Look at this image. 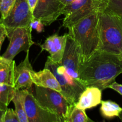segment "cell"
<instances>
[{"mask_svg": "<svg viewBox=\"0 0 122 122\" xmlns=\"http://www.w3.org/2000/svg\"><path fill=\"white\" fill-rule=\"evenodd\" d=\"M100 12L92 13L68 28V35L74 39L80 50L81 63L89 59L98 50Z\"/></svg>", "mask_w": 122, "mask_h": 122, "instance_id": "2", "label": "cell"}, {"mask_svg": "<svg viewBox=\"0 0 122 122\" xmlns=\"http://www.w3.org/2000/svg\"><path fill=\"white\" fill-rule=\"evenodd\" d=\"M100 1H105V2H107V0H100Z\"/></svg>", "mask_w": 122, "mask_h": 122, "instance_id": "32", "label": "cell"}, {"mask_svg": "<svg viewBox=\"0 0 122 122\" xmlns=\"http://www.w3.org/2000/svg\"><path fill=\"white\" fill-rule=\"evenodd\" d=\"M107 2L100 0H74L65 6L62 14L65 15L62 26L68 28L90 14L97 11H104Z\"/></svg>", "mask_w": 122, "mask_h": 122, "instance_id": "6", "label": "cell"}, {"mask_svg": "<svg viewBox=\"0 0 122 122\" xmlns=\"http://www.w3.org/2000/svg\"><path fill=\"white\" fill-rule=\"evenodd\" d=\"M6 110H4L1 109L0 108V122H1V120H2V117H3V116L5 112H6Z\"/></svg>", "mask_w": 122, "mask_h": 122, "instance_id": "29", "label": "cell"}, {"mask_svg": "<svg viewBox=\"0 0 122 122\" xmlns=\"http://www.w3.org/2000/svg\"><path fill=\"white\" fill-rule=\"evenodd\" d=\"M102 91L94 86L86 87L79 97L75 106L86 110L96 107L102 101Z\"/></svg>", "mask_w": 122, "mask_h": 122, "instance_id": "14", "label": "cell"}, {"mask_svg": "<svg viewBox=\"0 0 122 122\" xmlns=\"http://www.w3.org/2000/svg\"><path fill=\"white\" fill-rule=\"evenodd\" d=\"M88 117L86 114L85 110L80 109L75 106L72 110L67 122H87Z\"/></svg>", "mask_w": 122, "mask_h": 122, "instance_id": "20", "label": "cell"}, {"mask_svg": "<svg viewBox=\"0 0 122 122\" xmlns=\"http://www.w3.org/2000/svg\"><path fill=\"white\" fill-rule=\"evenodd\" d=\"M34 19L28 0H16L13 7L4 19H0V23L5 25L7 33L19 27H29Z\"/></svg>", "mask_w": 122, "mask_h": 122, "instance_id": "8", "label": "cell"}, {"mask_svg": "<svg viewBox=\"0 0 122 122\" xmlns=\"http://www.w3.org/2000/svg\"><path fill=\"white\" fill-rule=\"evenodd\" d=\"M20 93L29 122H59L55 114L47 110L38 103L28 89H22Z\"/></svg>", "mask_w": 122, "mask_h": 122, "instance_id": "9", "label": "cell"}, {"mask_svg": "<svg viewBox=\"0 0 122 122\" xmlns=\"http://www.w3.org/2000/svg\"><path fill=\"white\" fill-rule=\"evenodd\" d=\"M26 53L25 59L16 66L14 70V87L16 89H29L33 84L31 73L33 70L29 60V51Z\"/></svg>", "mask_w": 122, "mask_h": 122, "instance_id": "13", "label": "cell"}, {"mask_svg": "<svg viewBox=\"0 0 122 122\" xmlns=\"http://www.w3.org/2000/svg\"><path fill=\"white\" fill-rule=\"evenodd\" d=\"M44 68L49 69L55 75L61 86V94L71 103L75 105L86 87L80 81L69 76L61 63H53L49 57Z\"/></svg>", "mask_w": 122, "mask_h": 122, "instance_id": "5", "label": "cell"}, {"mask_svg": "<svg viewBox=\"0 0 122 122\" xmlns=\"http://www.w3.org/2000/svg\"><path fill=\"white\" fill-rule=\"evenodd\" d=\"M118 117H119V119H120V120H121V121H122V112H121L120 114H119V116H118Z\"/></svg>", "mask_w": 122, "mask_h": 122, "instance_id": "30", "label": "cell"}, {"mask_svg": "<svg viewBox=\"0 0 122 122\" xmlns=\"http://www.w3.org/2000/svg\"><path fill=\"white\" fill-rule=\"evenodd\" d=\"M108 88H111V89H113V90L116 91V92L122 95V85L119 84V83H117L116 82H114L110 85L108 86Z\"/></svg>", "mask_w": 122, "mask_h": 122, "instance_id": "26", "label": "cell"}, {"mask_svg": "<svg viewBox=\"0 0 122 122\" xmlns=\"http://www.w3.org/2000/svg\"><path fill=\"white\" fill-rule=\"evenodd\" d=\"M12 101L15 107V112L20 122H29L26 110L23 102L22 97L20 89H16L14 98Z\"/></svg>", "mask_w": 122, "mask_h": 122, "instance_id": "19", "label": "cell"}, {"mask_svg": "<svg viewBox=\"0 0 122 122\" xmlns=\"http://www.w3.org/2000/svg\"><path fill=\"white\" fill-rule=\"evenodd\" d=\"M32 28L31 27H19L8 33L7 38L10 43L2 57L13 60L22 51L27 52L34 42L32 40Z\"/></svg>", "mask_w": 122, "mask_h": 122, "instance_id": "7", "label": "cell"}, {"mask_svg": "<svg viewBox=\"0 0 122 122\" xmlns=\"http://www.w3.org/2000/svg\"><path fill=\"white\" fill-rule=\"evenodd\" d=\"M81 63L80 50L74 39L68 34L65 49L61 64L65 68L69 76L79 81V70Z\"/></svg>", "mask_w": 122, "mask_h": 122, "instance_id": "11", "label": "cell"}, {"mask_svg": "<svg viewBox=\"0 0 122 122\" xmlns=\"http://www.w3.org/2000/svg\"><path fill=\"white\" fill-rule=\"evenodd\" d=\"M16 0H0L1 20L4 19L13 7Z\"/></svg>", "mask_w": 122, "mask_h": 122, "instance_id": "22", "label": "cell"}, {"mask_svg": "<svg viewBox=\"0 0 122 122\" xmlns=\"http://www.w3.org/2000/svg\"><path fill=\"white\" fill-rule=\"evenodd\" d=\"M67 122V121H65V122Z\"/></svg>", "mask_w": 122, "mask_h": 122, "instance_id": "33", "label": "cell"}, {"mask_svg": "<svg viewBox=\"0 0 122 122\" xmlns=\"http://www.w3.org/2000/svg\"><path fill=\"white\" fill-rule=\"evenodd\" d=\"M100 113L102 116L105 119H111L119 116L122 112V108L116 102L107 100L101 101Z\"/></svg>", "mask_w": 122, "mask_h": 122, "instance_id": "17", "label": "cell"}, {"mask_svg": "<svg viewBox=\"0 0 122 122\" xmlns=\"http://www.w3.org/2000/svg\"><path fill=\"white\" fill-rule=\"evenodd\" d=\"M35 98L44 108L55 114L59 122L67 121L75 105L61 92L49 88L35 87Z\"/></svg>", "mask_w": 122, "mask_h": 122, "instance_id": "4", "label": "cell"}, {"mask_svg": "<svg viewBox=\"0 0 122 122\" xmlns=\"http://www.w3.org/2000/svg\"><path fill=\"white\" fill-rule=\"evenodd\" d=\"M1 122H20L15 111L12 108H7L3 116Z\"/></svg>", "mask_w": 122, "mask_h": 122, "instance_id": "23", "label": "cell"}, {"mask_svg": "<svg viewBox=\"0 0 122 122\" xmlns=\"http://www.w3.org/2000/svg\"><path fill=\"white\" fill-rule=\"evenodd\" d=\"M44 26L41 20L38 19H33L30 24V27L35 30L38 33H41L44 31Z\"/></svg>", "mask_w": 122, "mask_h": 122, "instance_id": "24", "label": "cell"}, {"mask_svg": "<svg viewBox=\"0 0 122 122\" xmlns=\"http://www.w3.org/2000/svg\"><path fill=\"white\" fill-rule=\"evenodd\" d=\"M62 4H63L64 6L67 5L69 4L71 2H72L74 0H58Z\"/></svg>", "mask_w": 122, "mask_h": 122, "instance_id": "28", "label": "cell"}, {"mask_svg": "<svg viewBox=\"0 0 122 122\" xmlns=\"http://www.w3.org/2000/svg\"><path fill=\"white\" fill-rule=\"evenodd\" d=\"M64 7L58 0H38L33 11V18L49 26L62 15Z\"/></svg>", "mask_w": 122, "mask_h": 122, "instance_id": "10", "label": "cell"}, {"mask_svg": "<svg viewBox=\"0 0 122 122\" xmlns=\"http://www.w3.org/2000/svg\"><path fill=\"white\" fill-rule=\"evenodd\" d=\"M122 73V58L116 55L97 50L82 62L79 70V81L86 87L94 86L102 91L108 88Z\"/></svg>", "mask_w": 122, "mask_h": 122, "instance_id": "1", "label": "cell"}, {"mask_svg": "<svg viewBox=\"0 0 122 122\" xmlns=\"http://www.w3.org/2000/svg\"><path fill=\"white\" fill-rule=\"evenodd\" d=\"M87 122H96L93 121V120H92V119H90V118H88V120H87Z\"/></svg>", "mask_w": 122, "mask_h": 122, "instance_id": "31", "label": "cell"}, {"mask_svg": "<svg viewBox=\"0 0 122 122\" xmlns=\"http://www.w3.org/2000/svg\"><path fill=\"white\" fill-rule=\"evenodd\" d=\"M31 78L33 83L37 86L49 88L59 92L62 91L56 77L49 69L44 68L38 72L33 70L31 73Z\"/></svg>", "mask_w": 122, "mask_h": 122, "instance_id": "15", "label": "cell"}, {"mask_svg": "<svg viewBox=\"0 0 122 122\" xmlns=\"http://www.w3.org/2000/svg\"><path fill=\"white\" fill-rule=\"evenodd\" d=\"M7 36H8V33H7L6 27L2 23H0V51H1L2 44Z\"/></svg>", "mask_w": 122, "mask_h": 122, "instance_id": "25", "label": "cell"}, {"mask_svg": "<svg viewBox=\"0 0 122 122\" xmlns=\"http://www.w3.org/2000/svg\"><path fill=\"white\" fill-rule=\"evenodd\" d=\"M16 89L14 86L0 83V108L4 110L8 108V105L15 95Z\"/></svg>", "mask_w": 122, "mask_h": 122, "instance_id": "18", "label": "cell"}, {"mask_svg": "<svg viewBox=\"0 0 122 122\" xmlns=\"http://www.w3.org/2000/svg\"><path fill=\"white\" fill-rule=\"evenodd\" d=\"M104 11L122 19V0H107V4Z\"/></svg>", "mask_w": 122, "mask_h": 122, "instance_id": "21", "label": "cell"}, {"mask_svg": "<svg viewBox=\"0 0 122 122\" xmlns=\"http://www.w3.org/2000/svg\"><path fill=\"white\" fill-rule=\"evenodd\" d=\"M37 2H38V0H28L29 6L31 10L32 11V13H33L35 8V6L37 5Z\"/></svg>", "mask_w": 122, "mask_h": 122, "instance_id": "27", "label": "cell"}, {"mask_svg": "<svg viewBox=\"0 0 122 122\" xmlns=\"http://www.w3.org/2000/svg\"><path fill=\"white\" fill-rule=\"evenodd\" d=\"M68 33L62 36L54 34L48 37L40 47L42 50L47 51L50 56L49 58L55 63H61L63 58L67 43Z\"/></svg>", "mask_w": 122, "mask_h": 122, "instance_id": "12", "label": "cell"}, {"mask_svg": "<svg viewBox=\"0 0 122 122\" xmlns=\"http://www.w3.org/2000/svg\"><path fill=\"white\" fill-rule=\"evenodd\" d=\"M15 61L0 56V83L14 86Z\"/></svg>", "mask_w": 122, "mask_h": 122, "instance_id": "16", "label": "cell"}, {"mask_svg": "<svg viewBox=\"0 0 122 122\" xmlns=\"http://www.w3.org/2000/svg\"><path fill=\"white\" fill-rule=\"evenodd\" d=\"M98 50L122 58V19L109 12H100Z\"/></svg>", "mask_w": 122, "mask_h": 122, "instance_id": "3", "label": "cell"}]
</instances>
